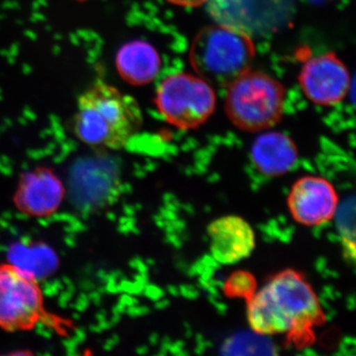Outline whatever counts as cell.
Listing matches in <instances>:
<instances>
[{
    "label": "cell",
    "instance_id": "cell-1",
    "mask_svg": "<svg viewBox=\"0 0 356 356\" xmlns=\"http://www.w3.org/2000/svg\"><path fill=\"white\" fill-rule=\"evenodd\" d=\"M250 327L264 336H284L298 348L315 341V329L325 315L317 293L305 276L284 269L271 276L247 299Z\"/></svg>",
    "mask_w": 356,
    "mask_h": 356
},
{
    "label": "cell",
    "instance_id": "cell-2",
    "mask_svg": "<svg viewBox=\"0 0 356 356\" xmlns=\"http://www.w3.org/2000/svg\"><path fill=\"white\" fill-rule=\"evenodd\" d=\"M143 112L133 96L97 81L79 95L72 132L90 147L120 149L143 125Z\"/></svg>",
    "mask_w": 356,
    "mask_h": 356
},
{
    "label": "cell",
    "instance_id": "cell-3",
    "mask_svg": "<svg viewBox=\"0 0 356 356\" xmlns=\"http://www.w3.org/2000/svg\"><path fill=\"white\" fill-rule=\"evenodd\" d=\"M254 56L252 36L220 23L199 31L189 53L192 67L199 76L211 86L225 88L250 70Z\"/></svg>",
    "mask_w": 356,
    "mask_h": 356
},
{
    "label": "cell",
    "instance_id": "cell-4",
    "mask_svg": "<svg viewBox=\"0 0 356 356\" xmlns=\"http://www.w3.org/2000/svg\"><path fill=\"white\" fill-rule=\"evenodd\" d=\"M227 88L225 109L229 121L240 130L262 132L282 119L286 91L269 74L248 70Z\"/></svg>",
    "mask_w": 356,
    "mask_h": 356
},
{
    "label": "cell",
    "instance_id": "cell-5",
    "mask_svg": "<svg viewBox=\"0 0 356 356\" xmlns=\"http://www.w3.org/2000/svg\"><path fill=\"white\" fill-rule=\"evenodd\" d=\"M216 102V92L209 83L185 72L163 79L154 99L165 120L181 130L203 125L214 113Z\"/></svg>",
    "mask_w": 356,
    "mask_h": 356
},
{
    "label": "cell",
    "instance_id": "cell-6",
    "mask_svg": "<svg viewBox=\"0 0 356 356\" xmlns=\"http://www.w3.org/2000/svg\"><path fill=\"white\" fill-rule=\"evenodd\" d=\"M42 312L38 283L17 267H0V327L8 331L29 329Z\"/></svg>",
    "mask_w": 356,
    "mask_h": 356
},
{
    "label": "cell",
    "instance_id": "cell-7",
    "mask_svg": "<svg viewBox=\"0 0 356 356\" xmlns=\"http://www.w3.org/2000/svg\"><path fill=\"white\" fill-rule=\"evenodd\" d=\"M299 83L314 104L332 106L348 95L350 72L336 54H323L307 60L300 72Z\"/></svg>",
    "mask_w": 356,
    "mask_h": 356
},
{
    "label": "cell",
    "instance_id": "cell-8",
    "mask_svg": "<svg viewBox=\"0 0 356 356\" xmlns=\"http://www.w3.org/2000/svg\"><path fill=\"white\" fill-rule=\"evenodd\" d=\"M339 204V195L331 181L315 175L296 180L287 198L293 219L307 227L322 226L332 221Z\"/></svg>",
    "mask_w": 356,
    "mask_h": 356
},
{
    "label": "cell",
    "instance_id": "cell-9",
    "mask_svg": "<svg viewBox=\"0 0 356 356\" xmlns=\"http://www.w3.org/2000/svg\"><path fill=\"white\" fill-rule=\"evenodd\" d=\"M207 234L212 257L224 266H234L247 259L257 245L254 228L236 215H227L211 222Z\"/></svg>",
    "mask_w": 356,
    "mask_h": 356
},
{
    "label": "cell",
    "instance_id": "cell-10",
    "mask_svg": "<svg viewBox=\"0 0 356 356\" xmlns=\"http://www.w3.org/2000/svg\"><path fill=\"white\" fill-rule=\"evenodd\" d=\"M285 0H241L228 6L209 11L213 19L220 24L238 28L252 37L254 34L264 33L273 29L274 26L269 17L277 24V10L283 13ZM284 8V7H283Z\"/></svg>",
    "mask_w": 356,
    "mask_h": 356
},
{
    "label": "cell",
    "instance_id": "cell-11",
    "mask_svg": "<svg viewBox=\"0 0 356 356\" xmlns=\"http://www.w3.org/2000/svg\"><path fill=\"white\" fill-rule=\"evenodd\" d=\"M250 156L257 170L268 177L286 175L298 161V147L286 134L270 131L254 140Z\"/></svg>",
    "mask_w": 356,
    "mask_h": 356
},
{
    "label": "cell",
    "instance_id": "cell-12",
    "mask_svg": "<svg viewBox=\"0 0 356 356\" xmlns=\"http://www.w3.org/2000/svg\"><path fill=\"white\" fill-rule=\"evenodd\" d=\"M161 57L153 44L135 40L121 47L116 56V67L122 79L132 86L152 83L161 70Z\"/></svg>",
    "mask_w": 356,
    "mask_h": 356
},
{
    "label": "cell",
    "instance_id": "cell-13",
    "mask_svg": "<svg viewBox=\"0 0 356 356\" xmlns=\"http://www.w3.org/2000/svg\"><path fill=\"white\" fill-rule=\"evenodd\" d=\"M254 285V278L252 275L245 273H236L227 281V293L229 296L245 297L248 299L255 292Z\"/></svg>",
    "mask_w": 356,
    "mask_h": 356
},
{
    "label": "cell",
    "instance_id": "cell-14",
    "mask_svg": "<svg viewBox=\"0 0 356 356\" xmlns=\"http://www.w3.org/2000/svg\"><path fill=\"white\" fill-rule=\"evenodd\" d=\"M175 6L182 7H197L207 3L208 0H166Z\"/></svg>",
    "mask_w": 356,
    "mask_h": 356
},
{
    "label": "cell",
    "instance_id": "cell-15",
    "mask_svg": "<svg viewBox=\"0 0 356 356\" xmlns=\"http://www.w3.org/2000/svg\"><path fill=\"white\" fill-rule=\"evenodd\" d=\"M76 1L83 2V1H88V0H76Z\"/></svg>",
    "mask_w": 356,
    "mask_h": 356
}]
</instances>
